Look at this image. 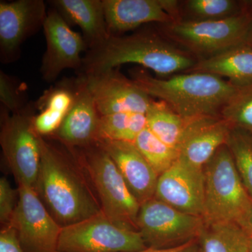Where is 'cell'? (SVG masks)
Masks as SVG:
<instances>
[{
    "mask_svg": "<svg viewBox=\"0 0 252 252\" xmlns=\"http://www.w3.org/2000/svg\"><path fill=\"white\" fill-rule=\"evenodd\" d=\"M76 78L63 79L44 91L35 102L39 111L33 120L34 130L41 136L54 135L72 108L75 95Z\"/></svg>",
    "mask_w": 252,
    "mask_h": 252,
    "instance_id": "cell-20",
    "label": "cell"
},
{
    "mask_svg": "<svg viewBox=\"0 0 252 252\" xmlns=\"http://www.w3.org/2000/svg\"><path fill=\"white\" fill-rule=\"evenodd\" d=\"M200 252H249L251 237L237 222L204 223L198 238Z\"/></svg>",
    "mask_w": 252,
    "mask_h": 252,
    "instance_id": "cell-22",
    "label": "cell"
},
{
    "mask_svg": "<svg viewBox=\"0 0 252 252\" xmlns=\"http://www.w3.org/2000/svg\"><path fill=\"white\" fill-rule=\"evenodd\" d=\"M154 198L185 213L203 216L205 200L203 168L177 159L159 176Z\"/></svg>",
    "mask_w": 252,
    "mask_h": 252,
    "instance_id": "cell-14",
    "label": "cell"
},
{
    "mask_svg": "<svg viewBox=\"0 0 252 252\" xmlns=\"http://www.w3.org/2000/svg\"><path fill=\"white\" fill-rule=\"evenodd\" d=\"M147 249L137 230L114 223L102 212L63 227L57 252H135Z\"/></svg>",
    "mask_w": 252,
    "mask_h": 252,
    "instance_id": "cell-8",
    "label": "cell"
},
{
    "mask_svg": "<svg viewBox=\"0 0 252 252\" xmlns=\"http://www.w3.org/2000/svg\"><path fill=\"white\" fill-rule=\"evenodd\" d=\"M0 102L11 114L20 112L29 103L21 83L2 70L0 71Z\"/></svg>",
    "mask_w": 252,
    "mask_h": 252,
    "instance_id": "cell-29",
    "label": "cell"
},
{
    "mask_svg": "<svg viewBox=\"0 0 252 252\" xmlns=\"http://www.w3.org/2000/svg\"><path fill=\"white\" fill-rule=\"evenodd\" d=\"M0 252H24L16 230L11 225H4L0 232Z\"/></svg>",
    "mask_w": 252,
    "mask_h": 252,
    "instance_id": "cell-31",
    "label": "cell"
},
{
    "mask_svg": "<svg viewBox=\"0 0 252 252\" xmlns=\"http://www.w3.org/2000/svg\"><path fill=\"white\" fill-rule=\"evenodd\" d=\"M46 51L41 61L40 73L46 82H54L64 69L79 72L82 65L81 53L88 50L80 33L73 31L54 7L48 11L43 26Z\"/></svg>",
    "mask_w": 252,
    "mask_h": 252,
    "instance_id": "cell-11",
    "label": "cell"
},
{
    "mask_svg": "<svg viewBox=\"0 0 252 252\" xmlns=\"http://www.w3.org/2000/svg\"><path fill=\"white\" fill-rule=\"evenodd\" d=\"M147 127V117L142 113L123 112L101 116L98 140L122 141L133 143Z\"/></svg>",
    "mask_w": 252,
    "mask_h": 252,
    "instance_id": "cell-24",
    "label": "cell"
},
{
    "mask_svg": "<svg viewBox=\"0 0 252 252\" xmlns=\"http://www.w3.org/2000/svg\"><path fill=\"white\" fill-rule=\"evenodd\" d=\"M165 26L167 35L203 59L239 46H252L251 7L224 19L176 20Z\"/></svg>",
    "mask_w": 252,
    "mask_h": 252,
    "instance_id": "cell-5",
    "label": "cell"
},
{
    "mask_svg": "<svg viewBox=\"0 0 252 252\" xmlns=\"http://www.w3.org/2000/svg\"><path fill=\"white\" fill-rule=\"evenodd\" d=\"M17 205L9 225L16 230L24 252H57L63 227L56 221L35 189L18 185Z\"/></svg>",
    "mask_w": 252,
    "mask_h": 252,
    "instance_id": "cell-10",
    "label": "cell"
},
{
    "mask_svg": "<svg viewBox=\"0 0 252 252\" xmlns=\"http://www.w3.org/2000/svg\"><path fill=\"white\" fill-rule=\"evenodd\" d=\"M36 110L33 102L14 114L1 106L0 109V144L5 159L18 185L34 189L41 159L39 135L33 126Z\"/></svg>",
    "mask_w": 252,
    "mask_h": 252,
    "instance_id": "cell-6",
    "label": "cell"
},
{
    "mask_svg": "<svg viewBox=\"0 0 252 252\" xmlns=\"http://www.w3.org/2000/svg\"><path fill=\"white\" fill-rule=\"evenodd\" d=\"M146 117L147 128L163 143L178 152L193 120L181 117L165 102L154 100L146 113Z\"/></svg>",
    "mask_w": 252,
    "mask_h": 252,
    "instance_id": "cell-23",
    "label": "cell"
},
{
    "mask_svg": "<svg viewBox=\"0 0 252 252\" xmlns=\"http://www.w3.org/2000/svg\"><path fill=\"white\" fill-rule=\"evenodd\" d=\"M238 224L241 225L242 227L246 230L251 238H252V204L248 211L245 212L241 218L237 222Z\"/></svg>",
    "mask_w": 252,
    "mask_h": 252,
    "instance_id": "cell-32",
    "label": "cell"
},
{
    "mask_svg": "<svg viewBox=\"0 0 252 252\" xmlns=\"http://www.w3.org/2000/svg\"><path fill=\"white\" fill-rule=\"evenodd\" d=\"M130 75L145 94L165 102L187 119L218 117L243 88L209 73L192 72L161 79L137 69H132Z\"/></svg>",
    "mask_w": 252,
    "mask_h": 252,
    "instance_id": "cell-1",
    "label": "cell"
},
{
    "mask_svg": "<svg viewBox=\"0 0 252 252\" xmlns=\"http://www.w3.org/2000/svg\"><path fill=\"white\" fill-rule=\"evenodd\" d=\"M234 159L244 187L252 200V137L248 132L231 128L226 143Z\"/></svg>",
    "mask_w": 252,
    "mask_h": 252,
    "instance_id": "cell-26",
    "label": "cell"
},
{
    "mask_svg": "<svg viewBox=\"0 0 252 252\" xmlns=\"http://www.w3.org/2000/svg\"><path fill=\"white\" fill-rule=\"evenodd\" d=\"M220 116L232 128L252 135V85L242 88L222 109Z\"/></svg>",
    "mask_w": 252,
    "mask_h": 252,
    "instance_id": "cell-28",
    "label": "cell"
},
{
    "mask_svg": "<svg viewBox=\"0 0 252 252\" xmlns=\"http://www.w3.org/2000/svg\"><path fill=\"white\" fill-rule=\"evenodd\" d=\"M203 217L177 210L156 198L141 204L136 228L148 249L182 246L198 238Z\"/></svg>",
    "mask_w": 252,
    "mask_h": 252,
    "instance_id": "cell-9",
    "label": "cell"
},
{
    "mask_svg": "<svg viewBox=\"0 0 252 252\" xmlns=\"http://www.w3.org/2000/svg\"><path fill=\"white\" fill-rule=\"evenodd\" d=\"M48 10L43 0L0 1V59L17 61L28 38L43 28Z\"/></svg>",
    "mask_w": 252,
    "mask_h": 252,
    "instance_id": "cell-12",
    "label": "cell"
},
{
    "mask_svg": "<svg viewBox=\"0 0 252 252\" xmlns=\"http://www.w3.org/2000/svg\"><path fill=\"white\" fill-rule=\"evenodd\" d=\"M118 68L94 75H83L86 78L99 115L123 112L146 114L154 99Z\"/></svg>",
    "mask_w": 252,
    "mask_h": 252,
    "instance_id": "cell-13",
    "label": "cell"
},
{
    "mask_svg": "<svg viewBox=\"0 0 252 252\" xmlns=\"http://www.w3.org/2000/svg\"><path fill=\"white\" fill-rule=\"evenodd\" d=\"M96 143L112 158L131 193L140 205L154 198L159 175L135 144L103 139Z\"/></svg>",
    "mask_w": 252,
    "mask_h": 252,
    "instance_id": "cell-17",
    "label": "cell"
},
{
    "mask_svg": "<svg viewBox=\"0 0 252 252\" xmlns=\"http://www.w3.org/2000/svg\"><path fill=\"white\" fill-rule=\"evenodd\" d=\"M250 135H251V134H250Z\"/></svg>",
    "mask_w": 252,
    "mask_h": 252,
    "instance_id": "cell-34",
    "label": "cell"
},
{
    "mask_svg": "<svg viewBox=\"0 0 252 252\" xmlns=\"http://www.w3.org/2000/svg\"><path fill=\"white\" fill-rule=\"evenodd\" d=\"M133 144L159 176L168 170L179 158L177 149L163 143L147 127L136 137Z\"/></svg>",
    "mask_w": 252,
    "mask_h": 252,
    "instance_id": "cell-25",
    "label": "cell"
},
{
    "mask_svg": "<svg viewBox=\"0 0 252 252\" xmlns=\"http://www.w3.org/2000/svg\"><path fill=\"white\" fill-rule=\"evenodd\" d=\"M232 127L222 118L204 117L192 121L179 149V159L203 168L217 150L226 143Z\"/></svg>",
    "mask_w": 252,
    "mask_h": 252,
    "instance_id": "cell-18",
    "label": "cell"
},
{
    "mask_svg": "<svg viewBox=\"0 0 252 252\" xmlns=\"http://www.w3.org/2000/svg\"><path fill=\"white\" fill-rule=\"evenodd\" d=\"M197 61L154 33L109 36L98 45L87 50L78 75L107 72L124 64H137L160 76L190 71Z\"/></svg>",
    "mask_w": 252,
    "mask_h": 252,
    "instance_id": "cell-2",
    "label": "cell"
},
{
    "mask_svg": "<svg viewBox=\"0 0 252 252\" xmlns=\"http://www.w3.org/2000/svg\"><path fill=\"white\" fill-rule=\"evenodd\" d=\"M110 36L140 27L145 23L166 25L176 21L178 1L171 0H102Z\"/></svg>",
    "mask_w": 252,
    "mask_h": 252,
    "instance_id": "cell-15",
    "label": "cell"
},
{
    "mask_svg": "<svg viewBox=\"0 0 252 252\" xmlns=\"http://www.w3.org/2000/svg\"><path fill=\"white\" fill-rule=\"evenodd\" d=\"M190 72L228 78L238 87L252 85V46H243L197 61Z\"/></svg>",
    "mask_w": 252,
    "mask_h": 252,
    "instance_id": "cell-21",
    "label": "cell"
},
{
    "mask_svg": "<svg viewBox=\"0 0 252 252\" xmlns=\"http://www.w3.org/2000/svg\"><path fill=\"white\" fill-rule=\"evenodd\" d=\"M245 4L233 0H189L186 8L193 16V20L214 21L241 14L250 8Z\"/></svg>",
    "mask_w": 252,
    "mask_h": 252,
    "instance_id": "cell-27",
    "label": "cell"
},
{
    "mask_svg": "<svg viewBox=\"0 0 252 252\" xmlns=\"http://www.w3.org/2000/svg\"><path fill=\"white\" fill-rule=\"evenodd\" d=\"M100 117L86 78L78 75L72 108L53 136L69 148L90 147L98 140Z\"/></svg>",
    "mask_w": 252,
    "mask_h": 252,
    "instance_id": "cell-16",
    "label": "cell"
},
{
    "mask_svg": "<svg viewBox=\"0 0 252 252\" xmlns=\"http://www.w3.org/2000/svg\"><path fill=\"white\" fill-rule=\"evenodd\" d=\"M39 143L40 167L35 190L41 194L56 221L64 227L102 212L64 154L40 135Z\"/></svg>",
    "mask_w": 252,
    "mask_h": 252,
    "instance_id": "cell-3",
    "label": "cell"
},
{
    "mask_svg": "<svg viewBox=\"0 0 252 252\" xmlns=\"http://www.w3.org/2000/svg\"><path fill=\"white\" fill-rule=\"evenodd\" d=\"M249 252H252V238H251V241H250V250Z\"/></svg>",
    "mask_w": 252,
    "mask_h": 252,
    "instance_id": "cell-33",
    "label": "cell"
},
{
    "mask_svg": "<svg viewBox=\"0 0 252 252\" xmlns=\"http://www.w3.org/2000/svg\"><path fill=\"white\" fill-rule=\"evenodd\" d=\"M69 26L80 28L88 49L109 37L102 0H54L50 1Z\"/></svg>",
    "mask_w": 252,
    "mask_h": 252,
    "instance_id": "cell-19",
    "label": "cell"
},
{
    "mask_svg": "<svg viewBox=\"0 0 252 252\" xmlns=\"http://www.w3.org/2000/svg\"><path fill=\"white\" fill-rule=\"evenodd\" d=\"M9 181L5 177L0 179V221L4 225H9L14 215L18 200L16 194Z\"/></svg>",
    "mask_w": 252,
    "mask_h": 252,
    "instance_id": "cell-30",
    "label": "cell"
},
{
    "mask_svg": "<svg viewBox=\"0 0 252 252\" xmlns=\"http://www.w3.org/2000/svg\"><path fill=\"white\" fill-rule=\"evenodd\" d=\"M204 223L238 222L252 204L226 144L203 167Z\"/></svg>",
    "mask_w": 252,
    "mask_h": 252,
    "instance_id": "cell-4",
    "label": "cell"
},
{
    "mask_svg": "<svg viewBox=\"0 0 252 252\" xmlns=\"http://www.w3.org/2000/svg\"><path fill=\"white\" fill-rule=\"evenodd\" d=\"M82 157L104 215L117 224L137 230L140 204L131 193L112 158L97 143L83 148Z\"/></svg>",
    "mask_w": 252,
    "mask_h": 252,
    "instance_id": "cell-7",
    "label": "cell"
}]
</instances>
